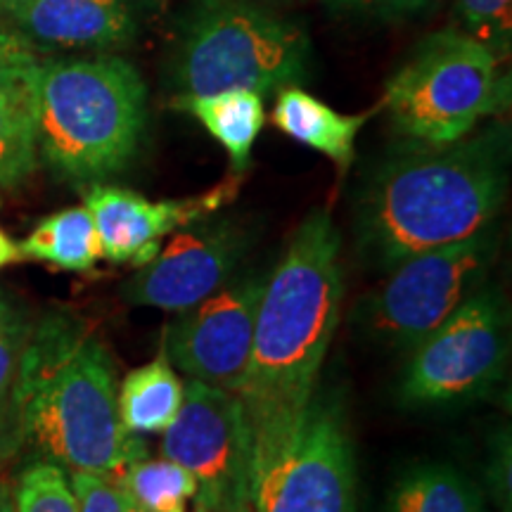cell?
I'll use <instances>...</instances> for the list:
<instances>
[{
    "label": "cell",
    "instance_id": "6da1fadb",
    "mask_svg": "<svg viewBox=\"0 0 512 512\" xmlns=\"http://www.w3.org/2000/svg\"><path fill=\"white\" fill-rule=\"evenodd\" d=\"M510 131L489 126L448 145L403 140L358 188L361 254L384 271L494 228L510 183Z\"/></svg>",
    "mask_w": 512,
    "mask_h": 512
},
{
    "label": "cell",
    "instance_id": "7a4b0ae2",
    "mask_svg": "<svg viewBox=\"0 0 512 512\" xmlns=\"http://www.w3.org/2000/svg\"><path fill=\"white\" fill-rule=\"evenodd\" d=\"M342 238L328 209H313L268 273L242 382L252 460L287 437L316 394L342 311Z\"/></svg>",
    "mask_w": 512,
    "mask_h": 512
},
{
    "label": "cell",
    "instance_id": "3957f363",
    "mask_svg": "<svg viewBox=\"0 0 512 512\" xmlns=\"http://www.w3.org/2000/svg\"><path fill=\"white\" fill-rule=\"evenodd\" d=\"M117 389L105 344L81 320L50 313L31 328L10 401L24 441L48 460L117 479L147 456L121 427Z\"/></svg>",
    "mask_w": 512,
    "mask_h": 512
},
{
    "label": "cell",
    "instance_id": "277c9868",
    "mask_svg": "<svg viewBox=\"0 0 512 512\" xmlns=\"http://www.w3.org/2000/svg\"><path fill=\"white\" fill-rule=\"evenodd\" d=\"M34 98L38 157L57 176L100 183L136 159L147 124V88L124 57L41 60Z\"/></svg>",
    "mask_w": 512,
    "mask_h": 512
},
{
    "label": "cell",
    "instance_id": "5b68a950",
    "mask_svg": "<svg viewBox=\"0 0 512 512\" xmlns=\"http://www.w3.org/2000/svg\"><path fill=\"white\" fill-rule=\"evenodd\" d=\"M304 27L259 0H190L178 24L171 81L178 95L247 88L259 95L311 79Z\"/></svg>",
    "mask_w": 512,
    "mask_h": 512
},
{
    "label": "cell",
    "instance_id": "8992f818",
    "mask_svg": "<svg viewBox=\"0 0 512 512\" xmlns=\"http://www.w3.org/2000/svg\"><path fill=\"white\" fill-rule=\"evenodd\" d=\"M501 60L458 27L434 31L384 88V110L403 140L448 145L508 107Z\"/></svg>",
    "mask_w": 512,
    "mask_h": 512
},
{
    "label": "cell",
    "instance_id": "52a82bcc",
    "mask_svg": "<svg viewBox=\"0 0 512 512\" xmlns=\"http://www.w3.org/2000/svg\"><path fill=\"white\" fill-rule=\"evenodd\" d=\"M496 254L498 233L489 228L453 245L408 256L356 304V328L380 347L411 351L482 290Z\"/></svg>",
    "mask_w": 512,
    "mask_h": 512
},
{
    "label": "cell",
    "instance_id": "ba28073f",
    "mask_svg": "<svg viewBox=\"0 0 512 512\" xmlns=\"http://www.w3.org/2000/svg\"><path fill=\"white\" fill-rule=\"evenodd\" d=\"M242 512H356L354 444L337 394H313L287 437L252 460Z\"/></svg>",
    "mask_w": 512,
    "mask_h": 512
},
{
    "label": "cell",
    "instance_id": "9c48e42d",
    "mask_svg": "<svg viewBox=\"0 0 512 512\" xmlns=\"http://www.w3.org/2000/svg\"><path fill=\"white\" fill-rule=\"evenodd\" d=\"M510 316L501 292L479 290L408 351L399 380L408 408H448L482 399L508 370Z\"/></svg>",
    "mask_w": 512,
    "mask_h": 512
},
{
    "label": "cell",
    "instance_id": "30bf717a",
    "mask_svg": "<svg viewBox=\"0 0 512 512\" xmlns=\"http://www.w3.org/2000/svg\"><path fill=\"white\" fill-rule=\"evenodd\" d=\"M164 458L195 477L209 512H242L252 470V434L240 396L188 380L181 411L162 432Z\"/></svg>",
    "mask_w": 512,
    "mask_h": 512
},
{
    "label": "cell",
    "instance_id": "8fae6325",
    "mask_svg": "<svg viewBox=\"0 0 512 512\" xmlns=\"http://www.w3.org/2000/svg\"><path fill=\"white\" fill-rule=\"evenodd\" d=\"M266 278V273L233 278L204 302L178 313L162 344L171 366L188 380L240 394Z\"/></svg>",
    "mask_w": 512,
    "mask_h": 512
},
{
    "label": "cell",
    "instance_id": "7c38bea8",
    "mask_svg": "<svg viewBox=\"0 0 512 512\" xmlns=\"http://www.w3.org/2000/svg\"><path fill=\"white\" fill-rule=\"evenodd\" d=\"M247 235L230 221L195 223L171 238L124 287L128 304L181 313L233 280Z\"/></svg>",
    "mask_w": 512,
    "mask_h": 512
},
{
    "label": "cell",
    "instance_id": "4fadbf2b",
    "mask_svg": "<svg viewBox=\"0 0 512 512\" xmlns=\"http://www.w3.org/2000/svg\"><path fill=\"white\" fill-rule=\"evenodd\" d=\"M235 192L238 178H230L204 195L152 202L133 190L93 183L83 207L91 211L98 228L102 259L143 268L159 254L166 235L204 221L233 200Z\"/></svg>",
    "mask_w": 512,
    "mask_h": 512
},
{
    "label": "cell",
    "instance_id": "5bb4252c",
    "mask_svg": "<svg viewBox=\"0 0 512 512\" xmlns=\"http://www.w3.org/2000/svg\"><path fill=\"white\" fill-rule=\"evenodd\" d=\"M147 0H10L0 17L31 43L46 50H107L136 41Z\"/></svg>",
    "mask_w": 512,
    "mask_h": 512
},
{
    "label": "cell",
    "instance_id": "9a60e30c",
    "mask_svg": "<svg viewBox=\"0 0 512 512\" xmlns=\"http://www.w3.org/2000/svg\"><path fill=\"white\" fill-rule=\"evenodd\" d=\"M368 117L370 112L342 114L318 100L316 95L306 93L302 86H287L278 91L271 121L287 138L335 162L344 174L354 162L356 138Z\"/></svg>",
    "mask_w": 512,
    "mask_h": 512
},
{
    "label": "cell",
    "instance_id": "2e32d148",
    "mask_svg": "<svg viewBox=\"0 0 512 512\" xmlns=\"http://www.w3.org/2000/svg\"><path fill=\"white\" fill-rule=\"evenodd\" d=\"M174 105L200 121L204 131L226 150L235 174L247 169L252 147L266 124L264 95L247 88H228L209 95H176Z\"/></svg>",
    "mask_w": 512,
    "mask_h": 512
},
{
    "label": "cell",
    "instance_id": "e0dca14e",
    "mask_svg": "<svg viewBox=\"0 0 512 512\" xmlns=\"http://www.w3.org/2000/svg\"><path fill=\"white\" fill-rule=\"evenodd\" d=\"M183 396L185 382L162 349L150 363L128 373L117 389L121 427L133 437L162 434L181 411Z\"/></svg>",
    "mask_w": 512,
    "mask_h": 512
},
{
    "label": "cell",
    "instance_id": "ac0fdd59",
    "mask_svg": "<svg viewBox=\"0 0 512 512\" xmlns=\"http://www.w3.org/2000/svg\"><path fill=\"white\" fill-rule=\"evenodd\" d=\"M387 512H486L482 489L448 463H418L401 472Z\"/></svg>",
    "mask_w": 512,
    "mask_h": 512
},
{
    "label": "cell",
    "instance_id": "d6986e66",
    "mask_svg": "<svg viewBox=\"0 0 512 512\" xmlns=\"http://www.w3.org/2000/svg\"><path fill=\"white\" fill-rule=\"evenodd\" d=\"M19 252L24 259L46 261L60 271L88 273L102 259V242L91 211L69 207L38 223Z\"/></svg>",
    "mask_w": 512,
    "mask_h": 512
},
{
    "label": "cell",
    "instance_id": "ffe728a7",
    "mask_svg": "<svg viewBox=\"0 0 512 512\" xmlns=\"http://www.w3.org/2000/svg\"><path fill=\"white\" fill-rule=\"evenodd\" d=\"M36 164L34 74L0 79V190L17 188L27 181Z\"/></svg>",
    "mask_w": 512,
    "mask_h": 512
},
{
    "label": "cell",
    "instance_id": "44dd1931",
    "mask_svg": "<svg viewBox=\"0 0 512 512\" xmlns=\"http://www.w3.org/2000/svg\"><path fill=\"white\" fill-rule=\"evenodd\" d=\"M114 482L147 512H188L197 496L195 477L169 458H140Z\"/></svg>",
    "mask_w": 512,
    "mask_h": 512
},
{
    "label": "cell",
    "instance_id": "7402d4cb",
    "mask_svg": "<svg viewBox=\"0 0 512 512\" xmlns=\"http://www.w3.org/2000/svg\"><path fill=\"white\" fill-rule=\"evenodd\" d=\"M15 512H79L67 470L53 460H36L12 484Z\"/></svg>",
    "mask_w": 512,
    "mask_h": 512
},
{
    "label": "cell",
    "instance_id": "603a6c76",
    "mask_svg": "<svg viewBox=\"0 0 512 512\" xmlns=\"http://www.w3.org/2000/svg\"><path fill=\"white\" fill-rule=\"evenodd\" d=\"M458 29L505 60L512 48V0H456Z\"/></svg>",
    "mask_w": 512,
    "mask_h": 512
},
{
    "label": "cell",
    "instance_id": "cb8c5ba5",
    "mask_svg": "<svg viewBox=\"0 0 512 512\" xmlns=\"http://www.w3.org/2000/svg\"><path fill=\"white\" fill-rule=\"evenodd\" d=\"M31 335V323L15 297L0 287V403L10 401L24 347Z\"/></svg>",
    "mask_w": 512,
    "mask_h": 512
},
{
    "label": "cell",
    "instance_id": "d4e9b609",
    "mask_svg": "<svg viewBox=\"0 0 512 512\" xmlns=\"http://www.w3.org/2000/svg\"><path fill=\"white\" fill-rule=\"evenodd\" d=\"M69 482H72L79 512H147L112 477L72 470Z\"/></svg>",
    "mask_w": 512,
    "mask_h": 512
},
{
    "label": "cell",
    "instance_id": "484cf974",
    "mask_svg": "<svg viewBox=\"0 0 512 512\" xmlns=\"http://www.w3.org/2000/svg\"><path fill=\"white\" fill-rule=\"evenodd\" d=\"M335 15L368 19V22H401L425 12L434 0H323Z\"/></svg>",
    "mask_w": 512,
    "mask_h": 512
},
{
    "label": "cell",
    "instance_id": "4316f807",
    "mask_svg": "<svg viewBox=\"0 0 512 512\" xmlns=\"http://www.w3.org/2000/svg\"><path fill=\"white\" fill-rule=\"evenodd\" d=\"M41 60L43 55L0 17V79H19V76L34 74Z\"/></svg>",
    "mask_w": 512,
    "mask_h": 512
},
{
    "label": "cell",
    "instance_id": "83f0119b",
    "mask_svg": "<svg viewBox=\"0 0 512 512\" xmlns=\"http://www.w3.org/2000/svg\"><path fill=\"white\" fill-rule=\"evenodd\" d=\"M486 486L503 512H510L512 491H510V432L503 430L494 439L489 451V465L484 470Z\"/></svg>",
    "mask_w": 512,
    "mask_h": 512
},
{
    "label": "cell",
    "instance_id": "f1b7e54d",
    "mask_svg": "<svg viewBox=\"0 0 512 512\" xmlns=\"http://www.w3.org/2000/svg\"><path fill=\"white\" fill-rule=\"evenodd\" d=\"M24 444L22 427H19L15 406L12 401L0 403V470H3L5 463L15 456L19 446Z\"/></svg>",
    "mask_w": 512,
    "mask_h": 512
},
{
    "label": "cell",
    "instance_id": "f546056e",
    "mask_svg": "<svg viewBox=\"0 0 512 512\" xmlns=\"http://www.w3.org/2000/svg\"><path fill=\"white\" fill-rule=\"evenodd\" d=\"M22 259L24 256H22V252H19L17 242L12 240L3 228H0V268L17 264V261H22Z\"/></svg>",
    "mask_w": 512,
    "mask_h": 512
},
{
    "label": "cell",
    "instance_id": "4dcf8cb0",
    "mask_svg": "<svg viewBox=\"0 0 512 512\" xmlns=\"http://www.w3.org/2000/svg\"><path fill=\"white\" fill-rule=\"evenodd\" d=\"M0 512H15V503H12V484L0 482Z\"/></svg>",
    "mask_w": 512,
    "mask_h": 512
},
{
    "label": "cell",
    "instance_id": "1f68e13d",
    "mask_svg": "<svg viewBox=\"0 0 512 512\" xmlns=\"http://www.w3.org/2000/svg\"><path fill=\"white\" fill-rule=\"evenodd\" d=\"M192 503H195V510H192V512H209L202 503H197V501H192Z\"/></svg>",
    "mask_w": 512,
    "mask_h": 512
},
{
    "label": "cell",
    "instance_id": "d6a6232c",
    "mask_svg": "<svg viewBox=\"0 0 512 512\" xmlns=\"http://www.w3.org/2000/svg\"><path fill=\"white\" fill-rule=\"evenodd\" d=\"M0 3H10V0H0Z\"/></svg>",
    "mask_w": 512,
    "mask_h": 512
}]
</instances>
